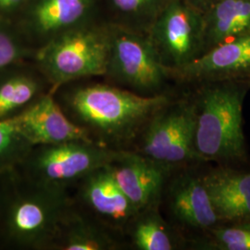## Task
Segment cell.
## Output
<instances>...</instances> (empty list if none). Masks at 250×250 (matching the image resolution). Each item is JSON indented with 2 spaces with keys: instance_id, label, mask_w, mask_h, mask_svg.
I'll use <instances>...</instances> for the list:
<instances>
[{
  "instance_id": "cell-1",
  "label": "cell",
  "mask_w": 250,
  "mask_h": 250,
  "mask_svg": "<svg viewBox=\"0 0 250 250\" xmlns=\"http://www.w3.org/2000/svg\"><path fill=\"white\" fill-rule=\"evenodd\" d=\"M196 105L194 149L202 161H238L246 156L243 103L250 81L205 82Z\"/></svg>"
},
{
  "instance_id": "cell-2",
  "label": "cell",
  "mask_w": 250,
  "mask_h": 250,
  "mask_svg": "<svg viewBox=\"0 0 250 250\" xmlns=\"http://www.w3.org/2000/svg\"><path fill=\"white\" fill-rule=\"evenodd\" d=\"M169 104L166 95L144 96L107 84L75 90L69 106L83 125L113 140L127 139Z\"/></svg>"
},
{
  "instance_id": "cell-3",
  "label": "cell",
  "mask_w": 250,
  "mask_h": 250,
  "mask_svg": "<svg viewBox=\"0 0 250 250\" xmlns=\"http://www.w3.org/2000/svg\"><path fill=\"white\" fill-rule=\"evenodd\" d=\"M110 55V26L90 21L59 34L43 47L38 62L54 84L106 75Z\"/></svg>"
},
{
  "instance_id": "cell-4",
  "label": "cell",
  "mask_w": 250,
  "mask_h": 250,
  "mask_svg": "<svg viewBox=\"0 0 250 250\" xmlns=\"http://www.w3.org/2000/svg\"><path fill=\"white\" fill-rule=\"evenodd\" d=\"M110 55L106 75L144 96L162 94L171 71L161 62L147 34L110 25Z\"/></svg>"
},
{
  "instance_id": "cell-5",
  "label": "cell",
  "mask_w": 250,
  "mask_h": 250,
  "mask_svg": "<svg viewBox=\"0 0 250 250\" xmlns=\"http://www.w3.org/2000/svg\"><path fill=\"white\" fill-rule=\"evenodd\" d=\"M147 36L161 62L171 72L178 70L204 53L203 13L184 0H174Z\"/></svg>"
},
{
  "instance_id": "cell-6",
  "label": "cell",
  "mask_w": 250,
  "mask_h": 250,
  "mask_svg": "<svg viewBox=\"0 0 250 250\" xmlns=\"http://www.w3.org/2000/svg\"><path fill=\"white\" fill-rule=\"evenodd\" d=\"M65 208L62 189L41 186L37 191L20 195L9 206L7 215L10 238L28 247L51 241L66 219Z\"/></svg>"
},
{
  "instance_id": "cell-7",
  "label": "cell",
  "mask_w": 250,
  "mask_h": 250,
  "mask_svg": "<svg viewBox=\"0 0 250 250\" xmlns=\"http://www.w3.org/2000/svg\"><path fill=\"white\" fill-rule=\"evenodd\" d=\"M120 152L94 142H69L42 146L31 161L32 170L41 186L62 189L72 181L110 164Z\"/></svg>"
},
{
  "instance_id": "cell-8",
  "label": "cell",
  "mask_w": 250,
  "mask_h": 250,
  "mask_svg": "<svg viewBox=\"0 0 250 250\" xmlns=\"http://www.w3.org/2000/svg\"><path fill=\"white\" fill-rule=\"evenodd\" d=\"M165 107L152 118L145 133L144 156L166 166L196 159V106Z\"/></svg>"
},
{
  "instance_id": "cell-9",
  "label": "cell",
  "mask_w": 250,
  "mask_h": 250,
  "mask_svg": "<svg viewBox=\"0 0 250 250\" xmlns=\"http://www.w3.org/2000/svg\"><path fill=\"white\" fill-rule=\"evenodd\" d=\"M171 74L183 82L250 81V33L215 45Z\"/></svg>"
},
{
  "instance_id": "cell-10",
  "label": "cell",
  "mask_w": 250,
  "mask_h": 250,
  "mask_svg": "<svg viewBox=\"0 0 250 250\" xmlns=\"http://www.w3.org/2000/svg\"><path fill=\"white\" fill-rule=\"evenodd\" d=\"M13 118L20 133L31 146L93 142L88 131L68 119L50 95L44 96Z\"/></svg>"
},
{
  "instance_id": "cell-11",
  "label": "cell",
  "mask_w": 250,
  "mask_h": 250,
  "mask_svg": "<svg viewBox=\"0 0 250 250\" xmlns=\"http://www.w3.org/2000/svg\"><path fill=\"white\" fill-rule=\"evenodd\" d=\"M108 167L138 212L158 202L168 166L144 155L120 152Z\"/></svg>"
},
{
  "instance_id": "cell-12",
  "label": "cell",
  "mask_w": 250,
  "mask_h": 250,
  "mask_svg": "<svg viewBox=\"0 0 250 250\" xmlns=\"http://www.w3.org/2000/svg\"><path fill=\"white\" fill-rule=\"evenodd\" d=\"M202 181L220 221H250V172L219 168Z\"/></svg>"
},
{
  "instance_id": "cell-13",
  "label": "cell",
  "mask_w": 250,
  "mask_h": 250,
  "mask_svg": "<svg viewBox=\"0 0 250 250\" xmlns=\"http://www.w3.org/2000/svg\"><path fill=\"white\" fill-rule=\"evenodd\" d=\"M82 196L99 216L114 224H125L138 214L118 185L108 165L84 177Z\"/></svg>"
},
{
  "instance_id": "cell-14",
  "label": "cell",
  "mask_w": 250,
  "mask_h": 250,
  "mask_svg": "<svg viewBox=\"0 0 250 250\" xmlns=\"http://www.w3.org/2000/svg\"><path fill=\"white\" fill-rule=\"evenodd\" d=\"M170 209L175 218L193 228H212L220 222L202 178L184 176L170 190Z\"/></svg>"
},
{
  "instance_id": "cell-15",
  "label": "cell",
  "mask_w": 250,
  "mask_h": 250,
  "mask_svg": "<svg viewBox=\"0 0 250 250\" xmlns=\"http://www.w3.org/2000/svg\"><path fill=\"white\" fill-rule=\"evenodd\" d=\"M204 52L250 33V0H220L203 14Z\"/></svg>"
},
{
  "instance_id": "cell-16",
  "label": "cell",
  "mask_w": 250,
  "mask_h": 250,
  "mask_svg": "<svg viewBox=\"0 0 250 250\" xmlns=\"http://www.w3.org/2000/svg\"><path fill=\"white\" fill-rule=\"evenodd\" d=\"M99 0H40L34 10V21L41 33H62L93 21Z\"/></svg>"
},
{
  "instance_id": "cell-17",
  "label": "cell",
  "mask_w": 250,
  "mask_h": 250,
  "mask_svg": "<svg viewBox=\"0 0 250 250\" xmlns=\"http://www.w3.org/2000/svg\"><path fill=\"white\" fill-rule=\"evenodd\" d=\"M174 0H105L107 24L147 34L156 20Z\"/></svg>"
},
{
  "instance_id": "cell-18",
  "label": "cell",
  "mask_w": 250,
  "mask_h": 250,
  "mask_svg": "<svg viewBox=\"0 0 250 250\" xmlns=\"http://www.w3.org/2000/svg\"><path fill=\"white\" fill-rule=\"evenodd\" d=\"M62 232L58 244L60 250H107L113 249V242L105 232L81 220H71Z\"/></svg>"
},
{
  "instance_id": "cell-19",
  "label": "cell",
  "mask_w": 250,
  "mask_h": 250,
  "mask_svg": "<svg viewBox=\"0 0 250 250\" xmlns=\"http://www.w3.org/2000/svg\"><path fill=\"white\" fill-rule=\"evenodd\" d=\"M133 239L138 250H173L170 232L161 217L154 212H146L137 221Z\"/></svg>"
},
{
  "instance_id": "cell-20",
  "label": "cell",
  "mask_w": 250,
  "mask_h": 250,
  "mask_svg": "<svg viewBox=\"0 0 250 250\" xmlns=\"http://www.w3.org/2000/svg\"><path fill=\"white\" fill-rule=\"evenodd\" d=\"M38 85L26 76H15L0 84V121L26 105L36 96Z\"/></svg>"
},
{
  "instance_id": "cell-21",
  "label": "cell",
  "mask_w": 250,
  "mask_h": 250,
  "mask_svg": "<svg viewBox=\"0 0 250 250\" xmlns=\"http://www.w3.org/2000/svg\"><path fill=\"white\" fill-rule=\"evenodd\" d=\"M31 144L21 135L14 118L0 121V170L22 158Z\"/></svg>"
},
{
  "instance_id": "cell-22",
  "label": "cell",
  "mask_w": 250,
  "mask_h": 250,
  "mask_svg": "<svg viewBox=\"0 0 250 250\" xmlns=\"http://www.w3.org/2000/svg\"><path fill=\"white\" fill-rule=\"evenodd\" d=\"M210 229L211 246L219 250H250V221Z\"/></svg>"
},
{
  "instance_id": "cell-23",
  "label": "cell",
  "mask_w": 250,
  "mask_h": 250,
  "mask_svg": "<svg viewBox=\"0 0 250 250\" xmlns=\"http://www.w3.org/2000/svg\"><path fill=\"white\" fill-rule=\"evenodd\" d=\"M21 55L18 44L9 35L0 31V69L15 62Z\"/></svg>"
},
{
  "instance_id": "cell-24",
  "label": "cell",
  "mask_w": 250,
  "mask_h": 250,
  "mask_svg": "<svg viewBox=\"0 0 250 250\" xmlns=\"http://www.w3.org/2000/svg\"><path fill=\"white\" fill-rule=\"evenodd\" d=\"M192 8L200 11L201 13H206L208 10L211 9L216 3L220 0H184Z\"/></svg>"
},
{
  "instance_id": "cell-25",
  "label": "cell",
  "mask_w": 250,
  "mask_h": 250,
  "mask_svg": "<svg viewBox=\"0 0 250 250\" xmlns=\"http://www.w3.org/2000/svg\"><path fill=\"white\" fill-rule=\"evenodd\" d=\"M21 0H0V9H8L17 6Z\"/></svg>"
}]
</instances>
